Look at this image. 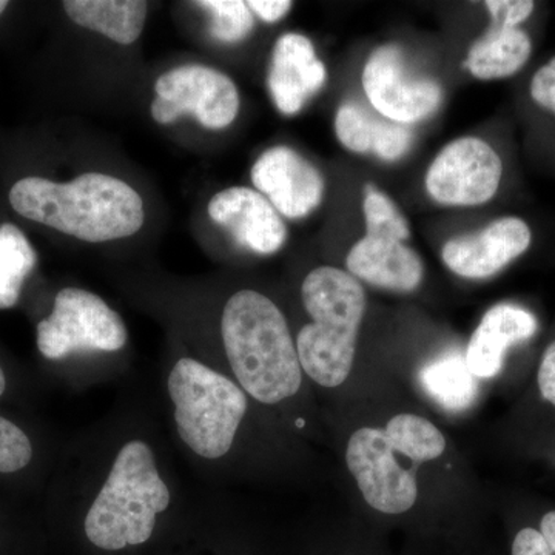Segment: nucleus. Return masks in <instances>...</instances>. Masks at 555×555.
<instances>
[{"instance_id":"0eeeda50","label":"nucleus","mask_w":555,"mask_h":555,"mask_svg":"<svg viewBox=\"0 0 555 555\" xmlns=\"http://www.w3.org/2000/svg\"><path fill=\"white\" fill-rule=\"evenodd\" d=\"M155 91L152 116L163 126L192 115L206 129L222 130L238 116L240 93L235 82L206 65H182L164 73L156 80Z\"/></svg>"},{"instance_id":"f3484780","label":"nucleus","mask_w":555,"mask_h":555,"mask_svg":"<svg viewBox=\"0 0 555 555\" xmlns=\"http://www.w3.org/2000/svg\"><path fill=\"white\" fill-rule=\"evenodd\" d=\"M335 133L343 147L350 152L374 153L387 163L403 158L414 141V134L406 126L377 118L356 102H345L338 108Z\"/></svg>"},{"instance_id":"423d86ee","label":"nucleus","mask_w":555,"mask_h":555,"mask_svg":"<svg viewBox=\"0 0 555 555\" xmlns=\"http://www.w3.org/2000/svg\"><path fill=\"white\" fill-rule=\"evenodd\" d=\"M127 338L119 313L83 288H62L53 312L38 324V349L47 360H64L78 352H118Z\"/></svg>"},{"instance_id":"2f4dec72","label":"nucleus","mask_w":555,"mask_h":555,"mask_svg":"<svg viewBox=\"0 0 555 555\" xmlns=\"http://www.w3.org/2000/svg\"><path fill=\"white\" fill-rule=\"evenodd\" d=\"M7 7H9V2H5V0H0V14L7 10Z\"/></svg>"},{"instance_id":"4468645a","label":"nucleus","mask_w":555,"mask_h":555,"mask_svg":"<svg viewBox=\"0 0 555 555\" xmlns=\"http://www.w3.org/2000/svg\"><path fill=\"white\" fill-rule=\"evenodd\" d=\"M326 67L318 60L315 47L299 33H286L276 40L270 61L268 86L273 104L283 115L294 116L326 83Z\"/></svg>"},{"instance_id":"6e6552de","label":"nucleus","mask_w":555,"mask_h":555,"mask_svg":"<svg viewBox=\"0 0 555 555\" xmlns=\"http://www.w3.org/2000/svg\"><path fill=\"white\" fill-rule=\"evenodd\" d=\"M363 89L382 118L406 127L433 116L443 101L440 83L416 72L398 46L379 47L371 54Z\"/></svg>"},{"instance_id":"4be33fe9","label":"nucleus","mask_w":555,"mask_h":555,"mask_svg":"<svg viewBox=\"0 0 555 555\" xmlns=\"http://www.w3.org/2000/svg\"><path fill=\"white\" fill-rule=\"evenodd\" d=\"M385 434L398 454L423 463L443 455L447 438L429 420L415 414H400L387 423Z\"/></svg>"},{"instance_id":"1a4fd4ad","label":"nucleus","mask_w":555,"mask_h":555,"mask_svg":"<svg viewBox=\"0 0 555 555\" xmlns=\"http://www.w3.org/2000/svg\"><path fill=\"white\" fill-rule=\"evenodd\" d=\"M502 175V159L488 142L462 138L448 144L433 160L426 190L443 206L476 207L494 198Z\"/></svg>"},{"instance_id":"412c9836","label":"nucleus","mask_w":555,"mask_h":555,"mask_svg":"<svg viewBox=\"0 0 555 555\" xmlns=\"http://www.w3.org/2000/svg\"><path fill=\"white\" fill-rule=\"evenodd\" d=\"M38 255L14 224L0 225V309L20 302L25 280L36 268Z\"/></svg>"},{"instance_id":"9b49d317","label":"nucleus","mask_w":555,"mask_h":555,"mask_svg":"<svg viewBox=\"0 0 555 555\" xmlns=\"http://www.w3.org/2000/svg\"><path fill=\"white\" fill-rule=\"evenodd\" d=\"M251 182L278 214L288 219L309 217L323 203V175L286 145H276L259 156L251 167Z\"/></svg>"},{"instance_id":"393cba45","label":"nucleus","mask_w":555,"mask_h":555,"mask_svg":"<svg viewBox=\"0 0 555 555\" xmlns=\"http://www.w3.org/2000/svg\"><path fill=\"white\" fill-rule=\"evenodd\" d=\"M30 438L20 426L0 416V474H13L30 465Z\"/></svg>"},{"instance_id":"6ab92c4d","label":"nucleus","mask_w":555,"mask_h":555,"mask_svg":"<svg viewBox=\"0 0 555 555\" xmlns=\"http://www.w3.org/2000/svg\"><path fill=\"white\" fill-rule=\"evenodd\" d=\"M531 51V39L524 30L492 25L467 53L465 67L481 80L509 78L525 67Z\"/></svg>"},{"instance_id":"5701e85b","label":"nucleus","mask_w":555,"mask_h":555,"mask_svg":"<svg viewBox=\"0 0 555 555\" xmlns=\"http://www.w3.org/2000/svg\"><path fill=\"white\" fill-rule=\"evenodd\" d=\"M363 210L366 219V236L401 241V243L411 236L408 219L398 210L389 196L375 185L369 184L364 189Z\"/></svg>"},{"instance_id":"39448f33","label":"nucleus","mask_w":555,"mask_h":555,"mask_svg":"<svg viewBox=\"0 0 555 555\" xmlns=\"http://www.w3.org/2000/svg\"><path fill=\"white\" fill-rule=\"evenodd\" d=\"M167 389L185 447L206 460L228 454L247 414L246 392L232 379L193 358L170 371Z\"/></svg>"},{"instance_id":"7c9ffc66","label":"nucleus","mask_w":555,"mask_h":555,"mask_svg":"<svg viewBox=\"0 0 555 555\" xmlns=\"http://www.w3.org/2000/svg\"><path fill=\"white\" fill-rule=\"evenodd\" d=\"M7 389V377L5 374H3L2 367H0V397L3 396V392H5Z\"/></svg>"},{"instance_id":"7ed1b4c3","label":"nucleus","mask_w":555,"mask_h":555,"mask_svg":"<svg viewBox=\"0 0 555 555\" xmlns=\"http://www.w3.org/2000/svg\"><path fill=\"white\" fill-rule=\"evenodd\" d=\"M301 297L312 318L297 338L302 372L320 386H341L356 360L358 334L366 312L364 288L345 270L324 266L306 276Z\"/></svg>"},{"instance_id":"b1692460","label":"nucleus","mask_w":555,"mask_h":555,"mask_svg":"<svg viewBox=\"0 0 555 555\" xmlns=\"http://www.w3.org/2000/svg\"><path fill=\"white\" fill-rule=\"evenodd\" d=\"M196 5L210 14V33L219 42H243L254 30V13L243 0H203Z\"/></svg>"},{"instance_id":"9d476101","label":"nucleus","mask_w":555,"mask_h":555,"mask_svg":"<svg viewBox=\"0 0 555 555\" xmlns=\"http://www.w3.org/2000/svg\"><path fill=\"white\" fill-rule=\"evenodd\" d=\"M385 430L361 427L350 437L346 462L367 505L383 514H403L415 505L418 486L412 470L398 463Z\"/></svg>"},{"instance_id":"dca6fc26","label":"nucleus","mask_w":555,"mask_h":555,"mask_svg":"<svg viewBox=\"0 0 555 555\" xmlns=\"http://www.w3.org/2000/svg\"><path fill=\"white\" fill-rule=\"evenodd\" d=\"M347 273L358 281L393 292H412L422 284L423 261L406 243L364 236L350 248Z\"/></svg>"},{"instance_id":"cd10ccee","label":"nucleus","mask_w":555,"mask_h":555,"mask_svg":"<svg viewBox=\"0 0 555 555\" xmlns=\"http://www.w3.org/2000/svg\"><path fill=\"white\" fill-rule=\"evenodd\" d=\"M532 100L555 113V57L535 73L531 82Z\"/></svg>"},{"instance_id":"aec40b11","label":"nucleus","mask_w":555,"mask_h":555,"mask_svg":"<svg viewBox=\"0 0 555 555\" xmlns=\"http://www.w3.org/2000/svg\"><path fill=\"white\" fill-rule=\"evenodd\" d=\"M420 383L427 396L451 412L466 411L478 396V378L459 350L429 361L420 371Z\"/></svg>"},{"instance_id":"c756f323","label":"nucleus","mask_w":555,"mask_h":555,"mask_svg":"<svg viewBox=\"0 0 555 555\" xmlns=\"http://www.w3.org/2000/svg\"><path fill=\"white\" fill-rule=\"evenodd\" d=\"M247 7L251 13L257 14L259 20L268 22V24H275L287 16L288 11L292 10V2L288 0H250L247 2Z\"/></svg>"},{"instance_id":"2eb2a0df","label":"nucleus","mask_w":555,"mask_h":555,"mask_svg":"<svg viewBox=\"0 0 555 555\" xmlns=\"http://www.w3.org/2000/svg\"><path fill=\"white\" fill-rule=\"evenodd\" d=\"M537 320L514 305H496L481 318L466 349V363L474 377L494 378L503 367L506 350L534 337Z\"/></svg>"},{"instance_id":"f257e3e1","label":"nucleus","mask_w":555,"mask_h":555,"mask_svg":"<svg viewBox=\"0 0 555 555\" xmlns=\"http://www.w3.org/2000/svg\"><path fill=\"white\" fill-rule=\"evenodd\" d=\"M21 217L87 243L129 238L145 221L144 201L122 179L86 173L69 182L24 178L10 190Z\"/></svg>"},{"instance_id":"a211bd4d","label":"nucleus","mask_w":555,"mask_h":555,"mask_svg":"<svg viewBox=\"0 0 555 555\" xmlns=\"http://www.w3.org/2000/svg\"><path fill=\"white\" fill-rule=\"evenodd\" d=\"M62 5L79 27L101 33L120 46L137 42L147 20V3L142 0H65Z\"/></svg>"},{"instance_id":"f8f14e48","label":"nucleus","mask_w":555,"mask_h":555,"mask_svg":"<svg viewBox=\"0 0 555 555\" xmlns=\"http://www.w3.org/2000/svg\"><path fill=\"white\" fill-rule=\"evenodd\" d=\"M531 241V229L520 218H500L480 232L448 241L441 258L455 275L486 280L521 257Z\"/></svg>"},{"instance_id":"20e7f679","label":"nucleus","mask_w":555,"mask_h":555,"mask_svg":"<svg viewBox=\"0 0 555 555\" xmlns=\"http://www.w3.org/2000/svg\"><path fill=\"white\" fill-rule=\"evenodd\" d=\"M170 489L160 477L155 452L145 441L124 444L107 480L87 513V539L104 551L149 542L158 514L169 509Z\"/></svg>"},{"instance_id":"f03ea898","label":"nucleus","mask_w":555,"mask_h":555,"mask_svg":"<svg viewBox=\"0 0 555 555\" xmlns=\"http://www.w3.org/2000/svg\"><path fill=\"white\" fill-rule=\"evenodd\" d=\"M225 356L238 386L262 404L297 396L302 369L286 318L257 291H240L222 310Z\"/></svg>"},{"instance_id":"ddd939ff","label":"nucleus","mask_w":555,"mask_h":555,"mask_svg":"<svg viewBox=\"0 0 555 555\" xmlns=\"http://www.w3.org/2000/svg\"><path fill=\"white\" fill-rule=\"evenodd\" d=\"M208 217L228 230L240 246L273 255L286 244L287 229L276 208L254 189L222 190L210 199Z\"/></svg>"},{"instance_id":"c85d7f7f","label":"nucleus","mask_w":555,"mask_h":555,"mask_svg":"<svg viewBox=\"0 0 555 555\" xmlns=\"http://www.w3.org/2000/svg\"><path fill=\"white\" fill-rule=\"evenodd\" d=\"M537 379L542 397L555 406V341L543 353Z\"/></svg>"},{"instance_id":"bb28decb","label":"nucleus","mask_w":555,"mask_h":555,"mask_svg":"<svg viewBox=\"0 0 555 555\" xmlns=\"http://www.w3.org/2000/svg\"><path fill=\"white\" fill-rule=\"evenodd\" d=\"M492 17V25L503 28H518L534 11L531 0H489L485 3Z\"/></svg>"},{"instance_id":"a878e982","label":"nucleus","mask_w":555,"mask_h":555,"mask_svg":"<svg viewBox=\"0 0 555 555\" xmlns=\"http://www.w3.org/2000/svg\"><path fill=\"white\" fill-rule=\"evenodd\" d=\"M513 555H555V511L542 518L540 531L525 528L518 532Z\"/></svg>"}]
</instances>
